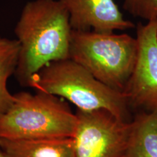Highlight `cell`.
<instances>
[{"label": "cell", "instance_id": "6da1fadb", "mask_svg": "<svg viewBox=\"0 0 157 157\" xmlns=\"http://www.w3.org/2000/svg\"><path fill=\"white\" fill-rule=\"evenodd\" d=\"M14 32L20 44L15 76L29 87L35 74L52 62L69 56L72 29L59 0H31L23 6Z\"/></svg>", "mask_w": 157, "mask_h": 157}, {"label": "cell", "instance_id": "7a4b0ae2", "mask_svg": "<svg viewBox=\"0 0 157 157\" xmlns=\"http://www.w3.org/2000/svg\"><path fill=\"white\" fill-rule=\"evenodd\" d=\"M29 87L66 100L80 111L104 109L122 120L132 119L123 92L103 84L71 58L45 66L33 76Z\"/></svg>", "mask_w": 157, "mask_h": 157}, {"label": "cell", "instance_id": "3957f363", "mask_svg": "<svg viewBox=\"0 0 157 157\" xmlns=\"http://www.w3.org/2000/svg\"><path fill=\"white\" fill-rule=\"evenodd\" d=\"M0 117V139L72 137L76 113L62 98L36 92H21Z\"/></svg>", "mask_w": 157, "mask_h": 157}, {"label": "cell", "instance_id": "277c9868", "mask_svg": "<svg viewBox=\"0 0 157 157\" xmlns=\"http://www.w3.org/2000/svg\"><path fill=\"white\" fill-rule=\"evenodd\" d=\"M137 51L136 37L129 34L72 29L68 58L103 84L124 93L134 70Z\"/></svg>", "mask_w": 157, "mask_h": 157}, {"label": "cell", "instance_id": "5b68a950", "mask_svg": "<svg viewBox=\"0 0 157 157\" xmlns=\"http://www.w3.org/2000/svg\"><path fill=\"white\" fill-rule=\"evenodd\" d=\"M76 116L71 137L75 157H124L132 120H122L104 109L77 110Z\"/></svg>", "mask_w": 157, "mask_h": 157}, {"label": "cell", "instance_id": "8992f818", "mask_svg": "<svg viewBox=\"0 0 157 157\" xmlns=\"http://www.w3.org/2000/svg\"><path fill=\"white\" fill-rule=\"evenodd\" d=\"M135 66L124 93L131 109L157 113V19L139 23Z\"/></svg>", "mask_w": 157, "mask_h": 157}, {"label": "cell", "instance_id": "52a82bcc", "mask_svg": "<svg viewBox=\"0 0 157 157\" xmlns=\"http://www.w3.org/2000/svg\"><path fill=\"white\" fill-rule=\"evenodd\" d=\"M67 11L71 26L76 31L111 33L135 27L124 18L114 0H59Z\"/></svg>", "mask_w": 157, "mask_h": 157}, {"label": "cell", "instance_id": "ba28073f", "mask_svg": "<svg viewBox=\"0 0 157 157\" xmlns=\"http://www.w3.org/2000/svg\"><path fill=\"white\" fill-rule=\"evenodd\" d=\"M0 148L9 157H75L71 137L0 139Z\"/></svg>", "mask_w": 157, "mask_h": 157}, {"label": "cell", "instance_id": "9c48e42d", "mask_svg": "<svg viewBox=\"0 0 157 157\" xmlns=\"http://www.w3.org/2000/svg\"><path fill=\"white\" fill-rule=\"evenodd\" d=\"M124 157H157V113H135Z\"/></svg>", "mask_w": 157, "mask_h": 157}, {"label": "cell", "instance_id": "30bf717a", "mask_svg": "<svg viewBox=\"0 0 157 157\" xmlns=\"http://www.w3.org/2000/svg\"><path fill=\"white\" fill-rule=\"evenodd\" d=\"M20 44L16 39L0 34V117L11 106L15 95L9 91L7 83L15 75L19 60Z\"/></svg>", "mask_w": 157, "mask_h": 157}, {"label": "cell", "instance_id": "8fae6325", "mask_svg": "<svg viewBox=\"0 0 157 157\" xmlns=\"http://www.w3.org/2000/svg\"><path fill=\"white\" fill-rule=\"evenodd\" d=\"M123 7L129 14L150 21L157 19V0H123Z\"/></svg>", "mask_w": 157, "mask_h": 157}, {"label": "cell", "instance_id": "7c38bea8", "mask_svg": "<svg viewBox=\"0 0 157 157\" xmlns=\"http://www.w3.org/2000/svg\"><path fill=\"white\" fill-rule=\"evenodd\" d=\"M0 157H9L1 148H0Z\"/></svg>", "mask_w": 157, "mask_h": 157}]
</instances>
